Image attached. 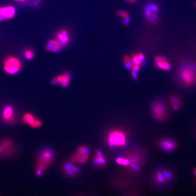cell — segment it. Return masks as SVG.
I'll list each match as a JSON object with an SVG mask.
<instances>
[{
  "label": "cell",
  "instance_id": "obj_1",
  "mask_svg": "<svg viewBox=\"0 0 196 196\" xmlns=\"http://www.w3.org/2000/svg\"><path fill=\"white\" fill-rule=\"evenodd\" d=\"M147 155L144 149L136 144L131 145L116 159V162L126 167L132 172H139L146 162Z\"/></svg>",
  "mask_w": 196,
  "mask_h": 196
},
{
  "label": "cell",
  "instance_id": "obj_2",
  "mask_svg": "<svg viewBox=\"0 0 196 196\" xmlns=\"http://www.w3.org/2000/svg\"><path fill=\"white\" fill-rule=\"evenodd\" d=\"M149 181L153 189L157 192L166 193L174 187L175 176L170 168L160 167L153 168L151 171Z\"/></svg>",
  "mask_w": 196,
  "mask_h": 196
},
{
  "label": "cell",
  "instance_id": "obj_3",
  "mask_svg": "<svg viewBox=\"0 0 196 196\" xmlns=\"http://www.w3.org/2000/svg\"><path fill=\"white\" fill-rule=\"evenodd\" d=\"M178 77L182 84L187 87L196 84V65L192 63H185L178 69Z\"/></svg>",
  "mask_w": 196,
  "mask_h": 196
},
{
  "label": "cell",
  "instance_id": "obj_4",
  "mask_svg": "<svg viewBox=\"0 0 196 196\" xmlns=\"http://www.w3.org/2000/svg\"><path fill=\"white\" fill-rule=\"evenodd\" d=\"M150 112L153 117L159 122L163 121L167 114L166 102L164 98H154L150 105Z\"/></svg>",
  "mask_w": 196,
  "mask_h": 196
},
{
  "label": "cell",
  "instance_id": "obj_5",
  "mask_svg": "<svg viewBox=\"0 0 196 196\" xmlns=\"http://www.w3.org/2000/svg\"><path fill=\"white\" fill-rule=\"evenodd\" d=\"M107 144L111 148H120L126 144V137L124 132L118 129L109 131L106 136Z\"/></svg>",
  "mask_w": 196,
  "mask_h": 196
},
{
  "label": "cell",
  "instance_id": "obj_6",
  "mask_svg": "<svg viewBox=\"0 0 196 196\" xmlns=\"http://www.w3.org/2000/svg\"><path fill=\"white\" fill-rule=\"evenodd\" d=\"M55 158V153L51 149L43 150L38 157L36 168L40 170L44 174V172L50 167Z\"/></svg>",
  "mask_w": 196,
  "mask_h": 196
},
{
  "label": "cell",
  "instance_id": "obj_7",
  "mask_svg": "<svg viewBox=\"0 0 196 196\" xmlns=\"http://www.w3.org/2000/svg\"><path fill=\"white\" fill-rule=\"evenodd\" d=\"M22 67V61L15 57H8L4 62V69L5 71L7 74L11 75H13L19 72Z\"/></svg>",
  "mask_w": 196,
  "mask_h": 196
},
{
  "label": "cell",
  "instance_id": "obj_8",
  "mask_svg": "<svg viewBox=\"0 0 196 196\" xmlns=\"http://www.w3.org/2000/svg\"><path fill=\"white\" fill-rule=\"evenodd\" d=\"M90 150L87 146L81 145L79 146L76 152L71 156L70 161L74 163H85L89 160Z\"/></svg>",
  "mask_w": 196,
  "mask_h": 196
},
{
  "label": "cell",
  "instance_id": "obj_9",
  "mask_svg": "<svg viewBox=\"0 0 196 196\" xmlns=\"http://www.w3.org/2000/svg\"><path fill=\"white\" fill-rule=\"evenodd\" d=\"M160 148L167 152H173L177 149L178 144L175 140L171 138H165L160 142Z\"/></svg>",
  "mask_w": 196,
  "mask_h": 196
},
{
  "label": "cell",
  "instance_id": "obj_10",
  "mask_svg": "<svg viewBox=\"0 0 196 196\" xmlns=\"http://www.w3.org/2000/svg\"><path fill=\"white\" fill-rule=\"evenodd\" d=\"M14 146L12 141L4 139L0 141V156L11 155L14 151Z\"/></svg>",
  "mask_w": 196,
  "mask_h": 196
},
{
  "label": "cell",
  "instance_id": "obj_11",
  "mask_svg": "<svg viewBox=\"0 0 196 196\" xmlns=\"http://www.w3.org/2000/svg\"><path fill=\"white\" fill-rule=\"evenodd\" d=\"M62 169L66 175L70 177L76 176L80 173V169L75 163L66 162L62 165Z\"/></svg>",
  "mask_w": 196,
  "mask_h": 196
},
{
  "label": "cell",
  "instance_id": "obj_12",
  "mask_svg": "<svg viewBox=\"0 0 196 196\" xmlns=\"http://www.w3.org/2000/svg\"><path fill=\"white\" fill-rule=\"evenodd\" d=\"M15 8L12 5H5L0 7V21L12 19L15 15Z\"/></svg>",
  "mask_w": 196,
  "mask_h": 196
},
{
  "label": "cell",
  "instance_id": "obj_13",
  "mask_svg": "<svg viewBox=\"0 0 196 196\" xmlns=\"http://www.w3.org/2000/svg\"><path fill=\"white\" fill-rule=\"evenodd\" d=\"M70 74L68 73H64L54 77L51 80V83L54 85L59 84L63 87H67L70 84Z\"/></svg>",
  "mask_w": 196,
  "mask_h": 196
},
{
  "label": "cell",
  "instance_id": "obj_14",
  "mask_svg": "<svg viewBox=\"0 0 196 196\" xmlns=\"http://www.w3.org/2000/svg\"><path fill=\"white\" fill-rule=\"evenodd\" d=\"M93 162L98 167H104L107 163L105 155L99 150H96L93 158Z\"/></svg>",
  "mask_w": 196,
  "mask_h": 196
},
{
  "label": "cell",
  "instance_id": "obj_15",
  "mask_svg": "<svg viewBox=\"0 0 196 196\" xmlns=\"http://www.w3.org/2000/svg\"><path fill=\"white\" fill-rule=\"evenodd\" d=\"M3 120L8 123H12L15 120L14 110L12 107L7 105L4 108L2 113Z\"/></svg>",
  "mask_w": 196,
  "mask_h": 196
},
{
  "label": "cell",
  "instance_id": "obj_16",
  "mask_svg": "<svg viewBox=\"0 0 196 196\" xmlns=\"http://www.w3.org/2000/svg\"><path fill=\"white\" fill-rule=\"evenodd\" d=\"M56 39L58 40L63 47L66 46L70 43V33L66 29H61L56 33Z\"/></svg>",
  "mask_w": 196,
  "mask_h": 196
},
{
  "label": "cell",
  "instance_id": "obj_17",
  "mask_svg": "<svg viewBox=\"0 0 196 196\" xmlns=\"http://www.w3.org/2000/svg\"><path fill=\"white\" fill-rule=\"evenodd\" d=\"M62 47V45L57 39L48 40L46 45V48L47 51L55 53L60 52Z\"/></svg>",
  "mask_w": 196,
  "mask_h": 196
},
{
  "label": "cell",
  "instance_id": "obj_18",
  "mask_svg": "<svg viewBox=\"0 0 196 196\" xmlns=\"http://www.w3.org/2000/svg\"><path fill=\"white\" fill-rule=\"evenodd\" d=\"M170 102L174 110L177 111L181 106L182 102L181 99L176 95H172L170 98Z\"/></svg>",
  "mask_w": 196,
  "mask_h": 196
},
{
  "label": "cell",
  "instance_id": "obj_19",
  "mask_svg": "<svg viewBox=\"0 0 196 196\" xmlns=\"http://www.w3.org/2000/svg\"><path fill=\"white\" fill-rule=\"evenodd\" d=\"M155 65L158 69H162L165 70H169L171 69V65L168 61L165 62L161 61L159 63H155Z\"/></svg>",
  "mask_w": 196,
  "mask_h": 196
},
{
  "label": "cell",
  "instance_id": "obj_20",
  "mask_svg": "<svg viewBox=\"0 0 196 196\" xmlns=\"http://www.w3.org/2000/svg\"><path fill=\"white\" fill-rule=\"evenodd\" d=\"M35 118L33 114L30 113H26L23 115L22 117V121L25 124L29 125L35 120Z\"/></svg>",
  "mask_w": 196,
  "mask_h": 196
},
{
  "label": "cell",
  "instance_id": "obj_21",
  "mask_svg": "<svg viewBox=\"0 0 196 196\" xmlns=\"http://www.w3.org/2000/svg\"><path fill=\"white\" fill-rule=\"evenodd\" d=\"M123 62H124V65L126 69H129V70L131 69L132 64L130 57L127 56V55L124 56V58H123Z\"/></svg>",
  "mask_w": 196,
  "mask_h": 196
},
{
  "label": "cell",
  "instance_id": "obj_22",
  "mask_svg": "<svg viewBox=\"0 0 196 196\" xmlns=\"http://www.w3.org/2000/svg\"><path fill=\"white\" fill-rule=\"evenodd\" d=\"M24 56L25 58L27 60H32L34 58V51L31 49H27L25 50L23 52Z\"/></svg>",
  "mask_w": 196,
  "mask_h": 196
},
{
  "label": "cell",
  "instance_id": "obj_23",
  "mask_svg": "<svg viewBox=\"0 0 196 196\" xmlns=\"http://www.w3.org/2000/svg\"><path fill=\"white\" fill-rule=\"evenodd\" d=\"M131 59L132 65H138L140 66L142 65V61L139 58L137 54H133L131 57Z\"/></svg>",
  "mask_w": 196,
  "mask_h": 196
},
{
  "label": "cell",
  "instance_id": "obj_24",
  "mask_svg": "<svg viewBox=\"0 0 196 196\" xmlns=\"http://www.w3.org/2000/svg\"><path fill=\"white\" fill-rule=\"evenodd\" d=\"M153 12L152 11L150 4H148L146 5L144 8V14L145 15V18H147V17L150 16Z\"/></svg>",
  "mask_w": 196,
  "mask_h": 196
},
{
  "label": "cell",
  "instance_id": "obj_25",
  "mask_svg": "<svg viewBox=\"0 0 196 196\" xmlns=\"http://www.w3.org/2000/svg\"><path fill=\"white\" fill-rule=\"evenodd\" d=\"M42 123L39 119H36L30 125V126L33 128H39L42 126Z\"/></svg>",
  "mask_w": 196,
  "mask_h": 196
},
{
  "label": "cell",
  "instance_id": "obj_26",
  "mask_svg": "<svg viewBox=\"0 0 196 196\" xmlns=\"http://www.w3.org/2000/svg\"><path fill=\"white\" fill-rule=\"evenodd\" d=\"M117 14L119 16L121 17L123 19L126 18V17H130L128 12L127 11H125V10H120V11H118Z\"/></svg>",
  "mask_w": 196,
  "mask_h": 196
},
{
  "label": "cell",
  "instance_id": "obj_27",
  "mask_svg": "<svg viewBox=\"0 0 196 196\" xmlns=\"http://www.w3.org/2000/svg\"><path fill=\"white\" fill-rule=\"evenodd\" d=\"M149 4H150L151 9L152 11L153 12H157L159 11V7H158V5L156 4L153 3H149Z\"/></svg>",
  "mask_w": 196,
  "mask_h": 196
},
{
  "label": "cell",
  "instance_id": "obj_28",
  "mask_svg": "<svg viewBox=\"0 0 196 196\" xmlns=\"http://www.w3.org/2000/svg\"><path fill=\"white\" fill-rule=\"evenodd\" d=\"M140 67L141 66H140V65H132L131 69H132V70L133 71L138 72L139 71L140 69Z\"/></svg>",
  "mask_w": 196,
  "mask_h": 196
},
{
  "label": "cell",
  "instance_id": "obj_29",
  "mask_svg": "<svg viewBox=\"0 0 196 196\" xmlns=\"http://www.w3.org/2000/svg\"><path fill=\"white\" fill-rule=\"evenodd\" d=\"M137 55H138V57H139V58L140 59L141 61H142V65L143 62H145V57H144V55L142 53H138Z\"/></svg>",
  "mask_w": 196,
  "mask_h": 196
},
{
  "label": "cell",
  "instance_id": "obj_30",
  "mask_svg": "<svg viewBox=\"0 0 196 196\" xmlns=\"http://www.w3.org/2000/svg\"><path fill=\"white\" fill-rule=\"evenodd\" d=\"M129 22H130V17L123 18V22L124 25L126 26L128 25L129 24Z\"/></svg>",
  "mask_w": 196,
  "mask_h": 196
},
{
  "label": "cell",
  "instance_id": "obj_31",
  "mask_svg": "<svg viewBox=\"0 0 196 196\" xmlns=\"http://www.w3.org/2000/svg\"><path fill=\"white\" fill-rule=\"evenodd\" d=\"M131 74L132 77L133 78V80H138V74H137V72H136L132 70L131 72Z\"/></svg>",
  "mask_w": 196,
  "mask_h": 196
},
{
  "label": "cell",
  "instance_id": "obj_32",
  "mask_svg": "<svg viewBox=\"0 0 196 196\" xmlns=\"http://www.w3.org/2000/svg\"><path fill=\"white\" fill-rule=\"evenodd\" d=\"M125 1H126L128 2L131 3H135L137 0H125Z\"/></svg>",
  "mask_w": 196,
  "mask_h": 196
},
{
  "label": "cell",
  "instance_id": "obj_33",
  "mask_svg": "<svg viewBox=\"0 0 196 196\" xmlns=\"http://www.w3.org/2000/svg\"><path fill=\"white\" fill-rule=\"evenodd\" d=\"M15 1H17V2H24L27 1V0H15Z\"/></svg>",
  "mask_w": 196,
  "mask_h": 196
},
{
  "label": "cell",
  "instance_id": "obj_34",
  "mask_svg": "<svg viewBox=\"0 0 196 196\" xmlns=\"http://www.w3.org/2000/svg\"><path fill=\"white\" fill-rule=\"evenodd\" d=\"M194 174L196 177V168H195L194 169Z\"/></svg>",
  "mask_w": 196,
  "mask_h": 196
},
{
  "label": "cell",
  "instance_id": "obj_35",
  "mask_svg": "<svg viewBox=\"0 0 196 196\" xmlns=\"http://www.w3.org/2000/svg\"><path fill=\"white\" fill-rule=\"evenodd\" d=\"M195 7H196V2H195Z\"/></svg>",
  "mask_w": 196,
  "mask_h": 196
}]
</instances>
